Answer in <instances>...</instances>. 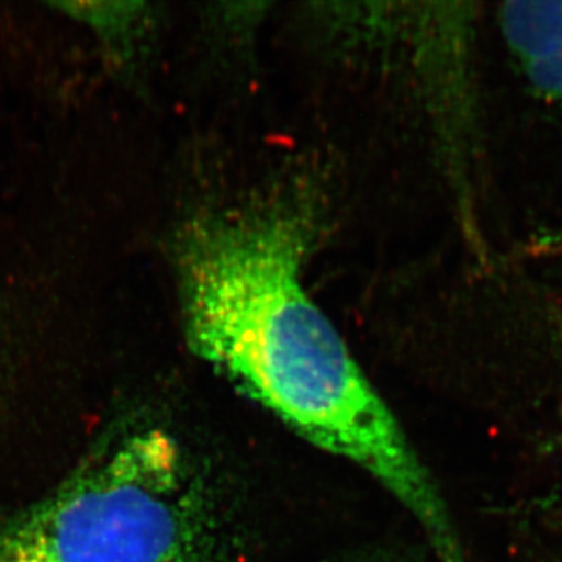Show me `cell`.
<instances>
[{
    "label": "cell",
    "instance_id": "1",
    "mask_svg": "<svg viewBox=\"0 0 562 562\" xmlns=\"http://www.w3.org/2000/svg\"><path fill=\"white\" fill-rule=\"evenodd\" d=\"M305 239L283 214L213 216L180 241L191 349L306 441L371 473L441 562H465L431 473L301 283Z\"/></svg>",
    "mask_w": 562,
    "mask_h": 562
},
{
    "label": "cell",
    "instance_id": "2",
    "mask_svg": "<svg viewBox=\"0 0 562 562\" xmlns=\"http://www.w3.org/2000/svg\"><path fill=\"white\" fill-rule=\"evenodd\" d=\"M38 562H216L201 475L161 428L125 436L0 535Z\"/></svg>",
    "mask_w": 562,
    "mask_h": 562
},
{
    "label": "cell",
    "instance_id": "3",
    "mask_svg": "<svg viewBox=\"0 0 562 562\" xmlns=\"http://www.w3.org/2000/svg\"><path fill=\"white\" fill-rule=\"evenodd\" d=\"M498 20L528 87L562 111V0L503 3Z\"/></svg>",
    "mask_w": 562,
    "mask_h": 562
},
{
    "label": "cell",
    "instance_id": "4",
    "mask_svg": "<svg viewBox=\"0 0 562 562\" xmlns=\"http://www.w3.org/2000/svg\"><path fill=\"white\" fill-rule=\"evenodd\" d=\"M58 9L90 25L114 57L131 49L136 29L143 24L139 3H60Z\"/></svg>",
    "mask_w": 562,
    "mask_h": 562
},
{
    "label": "cell",
    "instance_id": "5",
    "mask_svg": "<svg viewBox=\"0 0 562 562\" xmlns=\"http://www.w3.org/2000/svg\"><path fill=\"white\" fill-rule=\"evenodd\" d=\"M0 562H38L0 543Z\"/></svg>",
    "mask_w": 562,
    "mask_h": 562
}]
</instances>
